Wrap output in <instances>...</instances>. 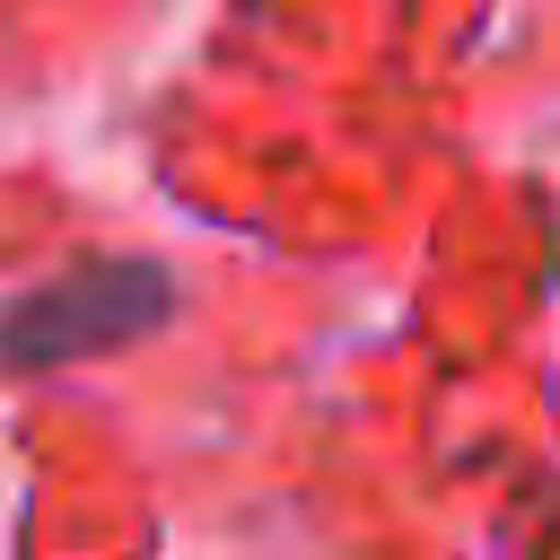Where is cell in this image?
Returning a JSON list of instances; mask_svg holds the SVG:
<instances>
[{"mask_svg":"<svg viewBox=\"0 0 560 560\" xmlns=\"http://www.w3.org/2000/svg\"><path fill=\"white\" fill-rule=\"evenodd\" d=\"M166 306V280L149 262H105V271H79L61 289H35L0 315V341L18 368H44V359H70V350H105L122 332H140L149 315Z\"/></svg>","mask_w":560,"mask_h":560,"instance_id":"obj_1","label":"cell"}]
</instances>
